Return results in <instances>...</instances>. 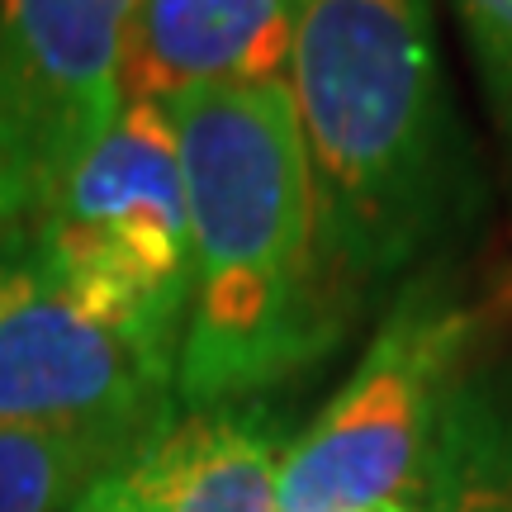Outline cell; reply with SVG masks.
<instances>
[{
  "label": "cell",
  "mask_w": 512,
  "mask_h": 512,
  "mask_svg": "<svg viewBox=\"0 0 512 512\" xmlns=\"http://www.w3.org/2000/svg\"><path fill=\"white\" fill-rule=\"evenodd\" d=\"M72 512H157V489L138 460V446L114 460L110 470H100L91 489L72 503Z\"/></svg>",
  "instance_id": "7c38bea8"
},
{
  "label": "cell",
  "mask_w": 512,
  "mask_h": 512,
  "mask_svg": "<svg viewBox=\"0 0 512 512\" xmlns=\"http://www.w3.org/2000/svg\"><path fill=\"white\" fill-rule=\"evenodd\" d=\"M456 15L479 62L498 128L512 138V0H456Z\"/></svg>",
  "instance_id": "8fae6325"
},
{
  "label": "cell",
  "mask_w": 512,
  "mask_h": 512,
  "mask_svg": "<svg viewBox=\"0 0 512 512\" xmlns=\"http://www.w3.org/2000/svg\"><path fill=\"white\" fill-rule=\"evenodd\" d=\"M347 512H418L413 503H370V508H347Z\"/></svg>",
  "instance_id": "4fadbf2b"
},
{
  "label": "cell",
  "mask_w": 512,
  "mask_h": 512,
  "mask_svg": "<svg viewBox=\"0 0 512 512\" xmlns=\"http://www.w3.org/2000/svg\"><path fill=\"white\" fill-rule=\"evenodd\" d=\"M138 441L0 422V512H72L91 479Z\"/></svg>",
  "instance_id": "30bf717a"
},
{
  "label": "cell",
  "mask_w": 512,
  "mask_h": 512,
  "mask_svg": "<svg viewBox=\"0 0 512 512\" xmlns=\"http://www.w3.org/2000/svg\"><path fill=\"white\" fill-rule=\"evenodd\" d=\"M29 223L24 242L95 318L176 366L195 247L166 105L124 100L110 133L57 181Z\"/></svg>",
  "instance_id": "3957f363"
},
{
  "label": "cell",
  "mask_w": 512,
  "mask_h": 512,
  "mask_svg": "<svg viewBox=\"0 0 512 512\" xmlns=\"http://www.w3.org/2000/svg\"><path fill=\"white\" fill-rule=\"evenodd\" d=\"M138 0H0V228L34 219L124 110Z\"/></svg>",
  "instance_id": "5b68a950"
},
{
  "label": "cell",
  "mask_w": 512,
  "mask_h": 512,
  "mask_svg": "<svg viewBox=\"0 0 512 512\" xmlns=\"http://www.w3.org/2000/svg\"><path fill=\"white\" fill-rule=\"evenodd\" d=\"M176 366L95 318L24 238H0V422L138 441Z\"/></svg>",
  "instance_id": "8992f818"
},
{
  "label": "cell",
  "mask_w": 512,
  "mask_h": 512,
  "mask_svg": "<svg viewBox=\"0 0 512 512\" xmlns=\"http://www.w3.org/2000/svg\"><path fill=\"white\" fill-rule=\"evenodd\" d=\"M181 147L195 290L176 351L185 408H228L337 342L347 299L313 223L285 86H204L166 105Z\"/></svg>",
  "instance_id": "6da1fadb"
},
{
  "label": "cell",
  "mask_w": 512,
  "mask_h": 512,
  "mask_svg": "<svg viewBox=\"0 0 512 512\" xmlns=\"http://www.w3.org/2000/svg\"><path fill=\"white\" fill-rule=\"evenodd\" d=\"M157 512H275L280 451L261 413L190 408L138 441Z\"/></svg>",
  "instance_id": "ba28073f"
},
{
  "label": "cell",
  "mask_w": 512,
  "mask_h": 512,
  "mask_svg": "<svg viewBox=\"0 0 512 512\" xmlns=\"http://www.w3.org/2000/svg\"><path fill=\"white\" fill-rule=\"evenodd\" d=\"M285 91L342 290L399 271L451 195L432 0H304Z\"/></svg>",
  "instance_id": "7a4b0ae2"
},
{
  "label": "cell",
  "mask_w": 512,
  "mask_h": 512,
  "mask_svg": "<svg viewBox=\"0 0 512 512\" xmlns=\"http://www.w3.org/2000/svg\"><path fill=\"white\" fill-rule=\"evenodd\" d=\"M304 0H138L124 100L171 105L204 86H285Z\"/></svg>",
  "instance_id": "52a82bcc"
},
{
  "label": "cell",
  "mask_w": 512,
  "mask_h": 512,
  "mask_svg": "<svg viewBox=\"0 0 512 512\" xmlns=\"http://www.w3.org/2000/svg\"><path fill=\"white\" fill-rule=\"evenodd\" d=\"M427 512H512V418L456 389L427 470Z\"/></svg>",
  "instance_id": "9c48e42d"
},
{
  "label": "cell",
  "mask_w": 512,
  "mask_h": 512,
  "mask_svg": "<svg viewBox=\"0 0 512 512\" xmlns=\"http://www.w3.org/2000/svg\"><path fill=\"white\" fill-rule=\"evenodd\" d=\"M475 313L422 280L370 337L361 366L280 456L275 512H347L408 503L427 489L451 380Z\"/></svg>",
  "instance_id": "277c9868"
}]
</instances>
